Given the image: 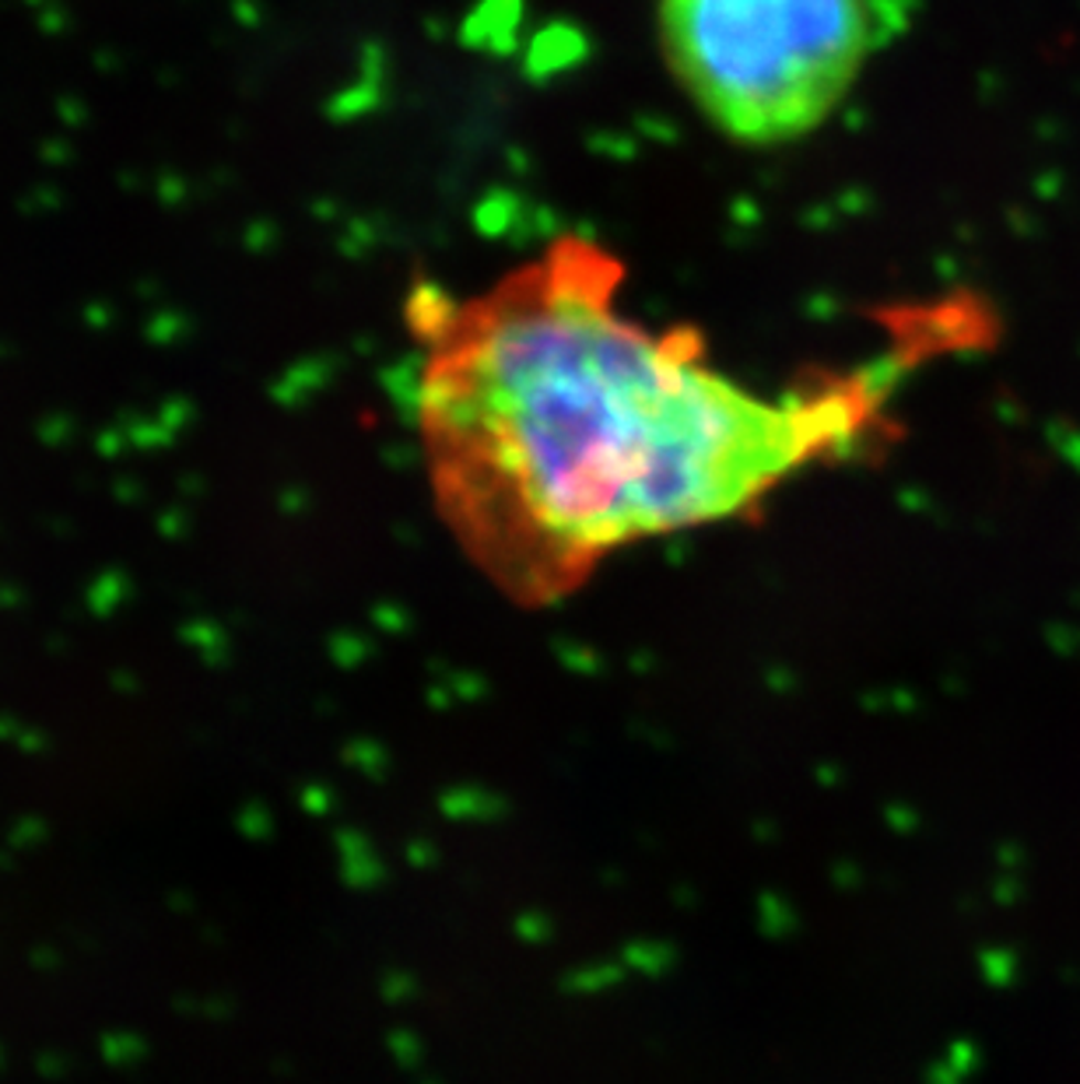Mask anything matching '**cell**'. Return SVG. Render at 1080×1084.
Instances as JSON below:
<instances>
[{"label": "cell", "instance_id": "2", "mask_svg": "<svg viewBox=\"0 0 1080 1084\" xmlns=\"http://www.w3.org/2000/svg\"><path fill=\"white\" fill-rule=\"evenodd\" d=\"M906 25L901 0H660L666 71L744 148L811 137Z\"/></svg>", "mask_w": 1080, "mask_h": 1084}, {"label": "cell", "instance_id": "1", "mask_svg": "<svg viewBox=\"0 0 1080 1084\" xmlns=\"http://www.w3.org/2000/svg\"><path fill=\"white\" fill-rule=\"evenodd\" d=\"M621 264L562 240L463 302H410L436 502L499 576L562 586L607 551L740 517L863 439L916 341L782 397L705 365L692 330L618 309Z\"/></svg>", "mask_w": 1080, "mask_h": 1084}]
</instances>
